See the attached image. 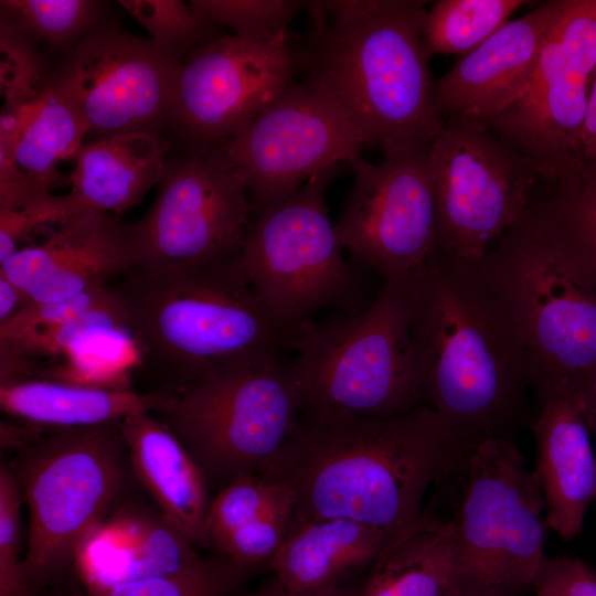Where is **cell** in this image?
<instances>
[{"label":"cell","instance_id":"obj_1","mask_svg":"<svg viewBox=\"0 0 596 596\" xmlns=\"http://www.w3.org/2000/svg\"><path fill=\"white\" fill-rule=\"evenodd\" d=\"M462 448L429 406L390 418L307 409L260 475L290 493L296 520L350 519L392 541Z\"/></svg>","mask_w":596,"mask_h":596},{"label":"cell","instance_id":"obj_2","mask_svg":"<svg viewBox=\"0 0 596 596\" xmlns=\"http://www.w3.org/2000/svg\"><path fill=\"white\" fill-rule=\"evenodd\" d=\"M409 328L426 405L464 447L530 426L528 353L476 263L437 252L414 270Z\"/></svg>","mask_w":596,"mask_h":596},{"label":"cell","instance_id":"obj_3","mask_svg":"<svg viewBox=\"0 0 596 596\" xmlns=\"http://www.w3.org/2000/svg\"><path fill=\"white\" fill-rule=\"evenodd\" d=\"M426 1H305L312 30L300 50L307 78L324 89L382 151L430 145L445 126L424 40Z\"/></svg>","mask_w":596,"mask_h":596},{"label":"cell","instance_id":"obj_4","mask_svg":"<svg viewBox=\"0 0 596 596\" xmlns=\"http://www.w3.org/2000/svg\"><path fill=\"white\" fill-rule=\"evenodd\" d=\"M140 364L174 394L215 372L279 361L291 332L256 297L238 253L209 262L131 272L117 287Z\"/></svg>","mask_w":596,"mask_h":596},{"label":"cell","instance_id":"obj_5","mask_svg":"<svg viewBox=\"0 0 596 596\" xmlns=\"http://www.w3.org/2000/svg\"><path fill=\"white\" fill-rule=\"evenodd\" d=\"M424 511L448 530L460 596H524L547 557L545 500L514 441L467 446L432 488Z\"/></svg>","mask_w":596,"mask_h":596},{"label":"cell","instance_id":"obj_6","mask_svg":"<svg viewBox=\"0 0 596 596\" xmlns=\"http://www.w3.org/2000/svg\"><path fill=\"white\" fill-rule=\"evenodd\" d=\"M414 270L384 279L360 310L292 333L302 411L390 418L427 406L409 328Z\"/></svg>","mask_w":596,"mask_h":596},{"label":"cell","instance_id":"obj_7","mask_svg":"<svg viewBox=\"0 0 596 596\" xmlns=\"http://www.w3.org/2000/svg\"><path fill=\"white\" fill-rule=\"evenodd\" d=\"M476 266L528 353L533 393L596 364V290L570 264L539 198Z\"/></svg>","mask_w":596,"mask_h":596},{"label":"cell","instance_id":"obj_8","mask_svg":"<svg viewBox=\"0 0 596 596\" xmlns=\"http://www.w3.org/2000/svg\"><path fill=\"white\" fill-rule=\"evenodd\" d=\"M121 422L51 429L11 467L28 507L24 571L39 595L74 563L87 534L116 507L127 480Z\"/></svg>","mask_w":596,"mask_h":596},{"label":"cell","instance_id":"obj_9","mask_svg":"<svg viewBox=\"0 0 596 596\" xmlns=\"http://www.w3.org/2000/svg\"><path fill=\"white\" fill-rule=\"evenodd\" d=\"M339 170L315 174L290 198L257 214L241 249L256 297L291 333L320 311L351 312L369 304L329 217L326 192Z\"/></svg>","mask_w":596,"mask_h":596},{"label":"cell","instance_id":"obj_10","mask_svg":"<svg viewBox=\"0 0 596 596\" xmlns=\"http://www.w3.org/2000/svg\"><path fill=\"white\" fill-rule=\"evenodd\" d=\"M302 411L292 371L281 361L205 376L159 412L206 476L227 483L260 473L291 435Z\"/></svg>","mask_w":596,"mask_h":596},{"label":"cell","instance_id":"obj_11","mask_svg":"<svg viewBox=\"0 0 596 596\" xmlns=\"http://www.w3.org/2000/svg\"><path fill=\"white\" fill-rule=\"evenodd\" d=\"M437 253L478 263L518 222L538 174L515 148L477 119L449 118L429 145Z\"/></svg>","mask_w":596,"mask_h":596},{"label":"cell","instance_id":"obj_12","mask_svg":"<svg viewBox=\"0 0 596 596\" xmlns=\"http://www.w3.org/2000/svg\"><path fill=\"white\" fill-rule=\"evenodd\" d=\"M596 75V0H562L531 78L487 125L553 184L582 164V134Z\"/></svg>","mask_w":596,"mask_h":596},{"label":"cell","instance_id":"obj_13","mask_svg":"<svg viewBox=\"0 0 596 596\" xmlns=\"http://www.w3.org/2000/svg\"><path fill=\"white\" fill-rule=\"evenodd\" d=\"M364 140L343 109L316 83L295 82L249 125L212 148L244 179L260 214L315 174L361 157Z\"/></svg>","mask_w":596,"mask_h":596},{"label":"cell","instance_id":"obj_14","mask_svg":"<svg viewBox=\"0 0 596 596\" xmlns=\"http://www.w3.org/2000/svg\"><path fill=\"white\" fill-rule=\"evenodd\" d=\"M301 66L288 32L264 38L213 35L183 58L168 127L183 148L221 145L249 125Z\"/></svg>","mask_w":596,"mask_h":596},{"label":"cell","instance_id":"obj_15","mask_svg":"<svg viewBox=\"0 0 596 596\" xmlns=\"http://www.w3.org/2000/svg\"><path fill=\"white\" fill-rule=\"evenodd\" d=\"M183 149L168 157L153 203L134 224L137 272L200 264L242 249L252 211L243 177L212 147Z\"/></svg>","mask_w":596,"mask_h":596},{"label":"cell","instance_id":"obj_16","mask_svg":"<svg viewBox=\"0 0 596 596\" xmlns=\"http://www.w3.org/2000/svg\"><path fill=\"white\" fill-rule=\"evenodd\" d=\"M349 166L353 184L334 224L341 247L384 279L412 272L437 251L429 145L383 151Z\"/></svg>","mask_w":596,"mask_h":596},{"label":"cell","instance_id":"obj_17","mask_svg":"<svg viewBox=\"0 0 596 596\" xmlns=\"http://www.w3.org/2000/svg\"><path fill=\"white\" fill-rule=\"evenodd\" d=\"M182 61L150 40L100 24L65 52L49 77L94 140L131 132L160 136Z\"/></svg>","mask_w":596,"mask_h":596},{"label":"cell","instance_id":"obj_18","mask_svg":"<svg viewBox=\"0 0 596 596\" xmlns=\"http://www.w3.org/2000/svg\"><path fill=\"white\" fill-rule=\"evenodd\" d=\"M0 47V143L11 149L22 171L51 191L63 183L58 162L75 158L88 127L44 72L30 41L2 30Z\"/></svg>","mask_w":596,"mask_h":596},{"label":"cell","instance_id":"obj_19","mask_svg":"<svg viewBox=\"0 0 596 596\" xmlns=\"http://www.w3.org/2000/svg\"><path fill=\"white\" fill-rule=\"evenodd\" d=\"M137 263L134 224L82 207L54 224L41 243L0 263V274L31 300L50 301L106 285L136 270Z\"/></svg>","mask_w":596,"mask_h":596},{"label":"cell","instance_id":"obj_20","mask_svg":"<svg viewBox=\"0 0 596 596\" xmlns=\"http://www.w3.org/2000/svg\"><path fill=\"white\" fill-rule=\"evenodd\" d=\"M530 428L535 443L534 471L545 500L546 523L563 540L583 530L596 500V451L573 380L533 393Z\"/></svg>","mask_w":596,"mask_h":596},{"label":"cell","instance_id":"obj_21","mask_svg":"<svg viewBox=\"0 0 596 596\" xmlns=\"http://www.w3.org/2000/svg\"><path fill=\"white\" fill-rule=\"evenodd\" d=\"M562 0H550L507 22L434 82L439 115L488 123L526 87Z\"/></svg>","mask_w":596,"mask_h":596},{"label":"cell","instance_id":"obj_22","mask_svg":"<svg viewBox=\"0 0 596 596\" xmlns=\"http://www.w3.org/2000/svg\"><path fill=\"white\" fill-rule=\"evenodd\" d=\"M159 511L116 505L84 539L74 567L87 592L166 576L202 560Z\"/></svg>","mask_w":596,"mask_h":596},{"label":"cell","instance_id":"obj_23","mask_svg":"<svg viewBox=\"0 0 596 596\" xmlns=\"http://www.w3.org/2000/svg\"><path fill=\"white\" fill-rule=\"evenodd\" d=\"M129 465L159 512L198 547L210 546L207 479L183 444L152 413L121 421Z\"/></svg>","mask_w":596,"mask_h":596},{"label":"cell","instance_id":"obj_24","mask_svg":"<svg viewBox=\"0 0 596 596\" xmlns=\"http://www.w3.org/2000/svg\"><path fill=\"white\" fill-rule=\"evenodd\" d=\"M390 542L382 531L354 520L294 518L268 564L290 592L342 586L350 574L371 567Z\"/></svg>","mask_w":596,"mask_h":596},{"label":"cell","instance_id":"obj_25","mask_svg":"<svg viewBox=\"0 0 596 596\" xmlns=\"http://www.w3.org/2000/svg\"><path fill=\"white\" fill-rule=\"evenodd\" d=\"M174 393L136 392L50 379L0 384L1 409L21 423L51 429L92 427L163 411Z\"/></svg>","mask_w":596,"mask_h":596},{"label":"cell","instance_id":"obj_26","mask_svg":"<svg viewBox=\"0 0 596 596\" xmlns=\"http://www.w3.org/2000/svg\"><path fill=\"white\" fill-rule=\"evenodd\" d=\"M169 149L161 136L146 132L83 143L74 158L70 193L84 207L120 217L159 183Z\"/></svg>","mask_w":596,"mask_h":596},{"label":"cell","instance_id":"obj_27","mask_svg":"<svg viewBox=\"0 0 596 596\" xmlns=\"http://www.w3.org/2000/svg\"><path fill=\"white\" fill-rule=\"evenodd\" d=\"M356 596H460L447 528L423 510L383 549Z\"/></svg>","mask_w":596,"mask_h":596},{"label":"cell","instance_id":"obj_28","mask_svg":"<svg viewBox=\"0 0 596 596\" xmlns=\"http://www.w3.org/2000/svg\"><path fill=\"white\" fill-rule=\"evenodd\" d=\"M131 343L129 316L119 297L73 318L0 340V359L36 361L42 356L87 355L89 350L120 351Z\"/></svg>","mask_w":596,"mask_h":596},{"label":"cell","instance_id":"obj_29","mask_svg":"<svg viewBox=\"0 0 596 596\" xmlns=\"http://www.w3.org/2000/svg\"><path fill=\"white\" fill-rule=\"evenodd\" d=\"M551 185L541 204L570 264L596 290V168Z\"/></svg>","mask_w":596,"mask_h":596},{"label":"cell","instance_id":"obj_30","mask_svg":"<svg viewBox=\"0 0 596 596\" xmlns=\"http://www.w3.org/2000/svg\"><path fill=\"white\" fill-rule=\"evenodd\" d=\"M523 0H440L427 11L424 40L432 54L445 53L465 56L501 26Z\"/></svg>","mask_w":596,"mask_h":596},{"label":"cell","instance_id":"obj_31","mask_svg":"<svg viewBox=\"0 0 596 596\" xmlns=\"http://www.w3.org/2000/svg\"><path fill=\"white\" fill-rule=\"evenodd\" d=\"M1 19L30 42L68 51L100 25V2L92 0H2Z\"/></svg>","mask_w":596,"mask_h":596},{"label":"cell","instance_id":"obj_32","mask_svg":"<svg viewBox=\"0 0 596 596\" xmlns=\"http://www.w3.org/2000/svg\"><path fill=\"white\" fill-rule=\"evenodd\" d=\"M254 573L222 555L202 557L175 574L127 583L72 596H230Z\"/></svg>","mask_w":596,"mask_h":596},{"label":"cell","instance_id":"obj_33","mask_svg":"<svg viewBox=\"0 0 596 596\" xmlns=\"http://www.w3.org/2000/svg\"><path fill=\"white\" fill-rule=\"evenodd\" d=\"M292 500L280 485L260 473H242L225 483L211 500L206 531L215 549L236 529L270 509Z\"/></svg>","mask_w":596,"mask_h":596},{"label":"cell","instance_id":"obj_34","mask_svg":"<svg viewBox=\"0 0 596 596\" xmlns=\"http://www.w3.org/2000/svg\"><path fill=\"white\" fill-rule=\"evenodd\" d=\"M118 3L149 33L161 51L184 58L204 40L213 36V24L182 0H119Z\"/></svg>","mask_w":596,"mask_h":596},{"label":"cell","instance_id":"obj_35","mask_svg":"<svg viewBox=\"0 0 596 596\" xmlns=\"http://www.w3.org/2000/svg\"><path fill=\"white\" fill-rule=\"evenodd\" d=\"M192 8L211 24L226 25L234 35L264 38L288 32L305 1L191 0Z\"/></svg>","mask_w":596,"mask_h":596},{"label":"cell","instance_id":"obj_36","mask_svg":"<svg viewBox=\"0 0 596 596\" xmlns=\"http://www.w3.org/2000/svg\"><path fill=\"white\" fill-rule=\"evenodd\" d=\"M18 480L8 465L0 467V596H39L30 587L21 555V505Z\"/></svg>","mask_w":596,"mask_h":596},{"label":"cell","instance_id":"obj_37","mask_svg":"<svg viewBox=\"0 0 596 596\" xmlns=\"http://www.w3.org/2000/svg\"><path fill=\"white\" fill-rule=\"evenodd\" d=\"M292 519L294 501L288 500L234 530L216 550L232 563L255 570L263 563H269L276 554Z\"/></svg>","mask_w":596,"mask_h":596},{"label":"cell","instance_id":"obj_38","mask_svg":"<svg viewBox=\"0 0 596 596\" xmlns=\"http://www.w3.org/2000/svg\"><path fill=\"white\" fill-rule=\"evenodd\" d=\"M118 297V288L106 284L66 298L32 300L14 317L0 324V340H10L31 330L73 318L107 305Z\"/></svg>","mask_w":596,"mask_h":596},{"label":"cell","instance_id":"obj_39","mask_svg":"<svg viewBox=\"0 0 596 596\" xmlns=\"http://www.w3.org/2000/svg\"><path fill=\"white\" fill-rule=\"evenodd\" d=\"M82 207L68 192L58 196L47 193L15 207L0 209V263L12 256L32 231L54 225Z\"/></svg>","mask_w":596,"mask_h":596},{"label":"cell","instance_id":"obj_40","mask_svg":"<svg viewBox=\"0 0 596 596\" xmlns=\"http://www.w3.org/2000/svg\"><path fill=\"white\" fill-rule=\"evenodd\" d=\"M532 593L534 596H596V568L579 557L547 556Z\"/></svg>","mask_w":596,"mask_h":596},{"label":"cell","instance_id":"obj_41","mask_svg":"<svg viewBox=\"0 0 596 596\" xmlns=\"http://www.w3.org/2000/svg\"><path fill=\"white\" fill-rule=\"evenodd\" d=\"M573 381L596 451V364Z\"/></svg>","mask_w":596,"mask_h":596},{"label":"cell","instance_id":"obj_42","mask_svg":"<svg viewBox=\"0 0 596 596\" xmlns=\"http://www.w3.org/2000/svg\"><path fill=\"white\" fill-rule=\"evenodd\" d=\"M581 168H596V76L590 86L583 126Z\"/></svg>","mask_w":596,"mask_h":596},{"label":"cell","instance_id":"obj_43","mask_svg":"<svg viewBox=\"0 0 596 596\" xmlns=\"http://www.w3.org/2000/svg\"><path fill=\"white\" fill-rule=\"evenodd\" d=\"M30 301L22 289L0 274V324L14 317Z\"/></svg>","mask_w":596,"mask_h":596},{"label":"cell","instance_id":"obj_44","mask_svg":"<svg viewBox=\"0 0 596 596\" xmlns=\"http://www.w3.org/2000/svg\"><path fill=\"white\" fill-rule=\"evenodd\" d=\"M356 590L344 586H334L310 592L297 593L285 589L276 582L272 587L257 590L246 596H356Z\"/></svg>","mask_w":596,"mask_h":596}]
</instances>
